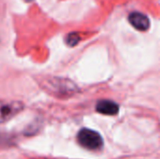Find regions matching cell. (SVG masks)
I'll list each match as a JSON object with an SVG mask.
<instances>
[{"instance_id": "obj_5", "label": "cell", "mask_w": 160, "mask_h": 159, "mask_svg": "<svg viewBox=\"0 0 160 159\" xmlns=\"http://www.w3.org/2000/svg\"><path fill=\"white\" fill-rule=\"evenodd\" d=\"M97 111L105 115H115L119 111V107L113 101L101 100L97 104Z\"/></svg>"}, {"instance_id": "obj_6", "label": "cell", "mask_w": 160, "mask_h": 159, "mask_svg": "<svg viewBox=\"0 0 160 159\" xmlns=\"http://www.w3.org/2000/svg\"><path fill=\"white\" fill-rule=\"evenodd\" d=\"M80 40V37L78 34L76 33H71V34H68V37H67V43L69 45V46H75Z\"/></svg>"}, {"instance_id": "obj_4", "label": "cell", "mask_w": 160, "mask_h": 159, "mask_svg": "<svg viewBox=\"0 0 160 159\" xmlns=\"http://www.w3.org/2000/svg\"><path fill=\"white\" fill-rule=\"evenodd\" d=\"M128 20L130 23L140 31H145L150 26L149 19L142 13L140 12H133L129 15Z\"/></svg>"}, {"instance_id": "obj_3", "label": "cell", "mask_w": 160, "mask_h": 159, "mask_svg": "<svg viewBox=\"0 0 160 159\" xmlns=\"http://www.w3.org/2000/svg\"><path fill=\"white\" fill-rule=\"evenodd\" d=\"M47 85L49 90L59 96L68 95L69 92L74 91V86L71 82L68 83V81H64L63 79H52L47 82Z\"/></svg>"}, {"instance_id": "obj_7", "label": "cell", "mask_w": 160, "mask_h": 159, "mask_svg": "<svg viewBox=\"0 0 160 159\" xmlns=\"http://www.w3.org/2000/svg\"><path fill=\"white\" fill-rule=\"evenodd\" d=\"M27 1H32V0H27Z\"/></svg>"}, {"instance_id": "obj_1", "label": "cell", "mask_w": 160, "mask_h": 159, "mask_svg": "<svg viewBox=\"0 0 160 159\" xmlns=\"http://www.w3.org/2000/svg\"><path fill=\"white\" fill-rule=\"evenodd\" d=\"M78 142L82 147L89 150H98L103 145L101 136L98 132L88 128H82L78 133Z\"/></svg>"}, {"instance_id": "obj_2", "label": "cell", "mask_w": 160, "mask_h": 159, "mask_svg": "<svg viewBox=\"0 0 160 159\" xmlns=\"http://www.w3.org/2000/svg\"><path fill=\"white\" fill-rule=\"evenodd\" d=\"M23 106L20 102L0 101V123L10 120L18 112H20Z\"/></svg>"}]
</instances>
